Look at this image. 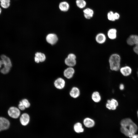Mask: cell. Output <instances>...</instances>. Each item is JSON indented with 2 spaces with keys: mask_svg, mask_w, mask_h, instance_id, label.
Listing matches in <instances>:
<instances>
[{
  "mask_svg": "<svg viewBox=\"0 0 138 138\" xmlns=\"http://www.w3.org/2000/svg\"><path fill=\"white\" fill-rule=\"evenodd\" d=\"M121 132L125 136L131 138L137 132L138 127L130 118L124 119L120 122Z\"/></svg>",
  "mask_w": 138,
  "mask_h": 138,
  "instance_id": "1",
  "label": "cell"
},
{
  "mask_svg": "<svg viewBox=\"0 0 138 138\" xmlns=\"http://www.w3.org/2000/svg\"><path fill=\"white\" fill-rule=\"evenodd\" d=\"M121 58L117 54H113L110 55L109 62L110 68L112 71H117L120 69Z\"/></svg>",
  "mask_w": 138,
  "mask_h": 138,
  "instance_id": "2",
  "label": "cell"
},
{
  "mask_svg": "<svg viewBox=\"0 0 138 138\" xmlns=\"http://www.w3.org/2000/svg\"><path fill=\"white\" fill-rule=\"evenodd\" d=\"M8 114L11 117L14 119H17L20 116V110L17 108L12 106L10 107L8 111Z\"/></svg>",
  "mask_w": 138,
  "mask_h": 138,
  "instance_id": "3",
  "label": "cell"
},
{
  "mask_svg": "<svg viewBox=\"0 0 138 138\" xmlns=\"http://www.w3.org/2000/svg\"><path fill=\"white\" fill-rule=\"evenodd\" d=\"M118 105V103L117 100L114 98H112L107 100L106 104V108L110 110H115Z\"/></svg>",
  "mask_w": 138,
  "mask_h": 138,
  "instance_id": "4",
  "label": "cell"
},
{
  "mask_svg": "<svg viewBox=\"0 0 138 138\" xmlns=\"http://www.w3.org/2000/svg\"><path fill=\"white\" fill-rule=\"evenodd\" d=\"M10 122L5 118L0 117V131L8 129L9 127Z\"/></svg>",
  "mask_w": 138,
  "mask_h": 138,
  "instance_id": "5",
  "label": "cell"
},
{
  "mask_svg": "<svg viewBox=\"0 0 138 138\" xmlns=\"http://www.w3.org/2000/svg\"><path fill=\"white\" fill-rule=\"evenodd\" d=\"M75 72V70L73 67H68L64 70L63 75L65 78L70 79L73 77Z\"/></svg>",
  "mask_w": 138,
  "mask_h": 138,
  "instance_id": "6",
  "label": "cell"
},
{
  "mask_svg": "<svg viewBox=\"0 0 138 138\" xmlns=\"http://www.w3.org/2000/svg\"><path fill=\"white\" fill-rule=\"evenodd\" d=\"M80 94V91L79 89L76 86L73 87L69 92L70 96L74 99H76L78 98Z\"/></svg>",
  "mask_w": 138,
  "mask_h": 138,
  "instance_id": "7",
  "label": "cell"
},
{
  "mask_svg": "<svg viewBox=\"0 0 138 138\" xmlns=\"http://www.w3.org/2000/svg\"><path fill=\"white\" fill-rule=\"evenodd\" d=\"M54 85L56 88L62 89L64 88L65 86V82L63 78L59 77L54 81Z\"/></svg>",
  "mask_w": 138,
  "mask_h": 138,
  "instance_id": "8",
  "label": "cell"
},
{
  "mask_svg": "<svg viewBox=\"0 0 138 138\" xmlns=\"http://www.w3.org/2000/svg\"><path fill=\"white\" fill-rule=\"evenodd\" d=\"M83 123L84 125L86 127L88 128H91L93 127L95 123L94 120L89 117L84 118L83 120Z\"/></svg>",
  "mask_w": 138,
  "mask_h": 138,
  "instance_id": "9",
  "label": "cell"
},
{
  "mask_svg": "<svg viewBox=\"0 0 138 138\" xmlns=\"http://www.w3.org/2000/svg\"><path fill=\"white\" fill-rule=\"evenodd\" d=\"M46 40L51 45H53L56 43L58 41V38L55 34L50 33L47 36Z\"/></svg>",
  "mask_w": 138,
  "mask_h": 138,
  "instance_id": "10",
  "label": "cell"
},
{
  "mask_svg": "<svg viewBox=\"0 0 138 138\" xmlns=\"http://www.w3.org/2000/svg\"><path fill=\"white\" fill-rule=\"evenodd\" d=\"M30 120V116L27 113H24L22 114L20 118V121L21 124L25 126L29 123Z\"/></svg>",
  "mask_w": 138,
  "mask_h": 138,
  "instance_id": "11",
  "label": "cell"
},
{
  "mask_svg": "<svg viewBox=\"0 0 138 138\" xmlns=\"http://www.w3.org/2000/svg\"><path fill=\"white\" fill-rule=\"evenodd\" d=\"M1 57L4 67L10 68L12 67V64L10 59L4 55H2Z\"/></svg>",
  "mask_w": 138,
  "mask_h": 138,
  "instance_id": "12",
  "label": "cell"
},
{
  "mask_svg": "<svg viewBox=\"0 0 138 138\" xmlns=\"http://www.w3.org/2000/svg\"><path fill=\"white\" fill-rule=\"evenodd\" d=\"M96 41L98 44H101L105 43L106 39V37L105 34L102 33H100L97 34L95 38Z\"/></svg>",
  "mask_w": 138,
  "mask_h": 138,
  "instance_id": "13",
  "label": "cell"
},
{
  "mask_svg": "<svg viewBox=\"0 0 138 138\" xmlns=\"http://www.w3.org/2000/svg\"><path fill=\"white\" fill-rule=\"evenodd\" d=\"M91 98L92 101L96 103L100 102L101 100V97L100 94L97 91H94L92 93Z\"/></svg>",
  "mask_w": 138,
  "mask_h": 138,
  "instance_id": "14",
  "label": "cell"
},
{
  "mask_svg": "<svg viewBox=\"0 0 138 138\" xmlns=\"http://www.w3.org/2000/svg\"><path fill=\"white\" fill-rule=\"evenodd\" d=\"M127 42L130 45H136L138 43V36L135 35L130 36L127 39Z\"/></svg>",
  "mask_w": 138,
  "mask_h": 138,
  "instance_id": "15",
  "label": "cell"
},
{
  "mask_svg": "<svg viewBox=\"0 0 138 138\" xmlns=\"http://www.w3.org/2000/svg\"><path fill=\"white\" fill-rule=\"evenodd\" d=\"M46 59V56L45 54L41 52H37L35 53L34 57V60L37 63L40 62H44Z\"/></svg>",
  "mask_w": 138,
  "mask_h": 138,
  "instance_id": "16",
  "label": "cell"
},
{
  "mask_svg": "<svg viewBox=\"0 0 138 138\" xmlns=\"http://www.w3.org/2000/svg\"><path fill=\"white\" fill-rule=\"evenodd\" d=\"M120 71L121 73L123 76H128L131 74L132 70L129 66H126L121 68Z\"/></svg>",
  "mask_w": 138,
  "mask_h": 138,
  "instance_id": "17",
  "label": "cell"
},
{
  "mask_svg": "<svg viewBox=\"0 0 138 138\" xmlns=\"http://www.w3.org/2000/svg\"><path fill=\"white\" fill-rule=\"evenodd\" d=\"M83 12L84 17L87 19H89L93 16L94 12L91 8H86L84 10Z\"/></svg>",
  "mask_w": 138,
  "mask_h": 138,
  "instance_id": "18",
  "label": "cell"
},
{
  "mask_svg": "<svg viewBox=\"0 0 138 138\" xmlns=\"http://www.w3.org/2000/svg\"><path fill=\"white\" fill-rule=\"evenodd\" d=\"M73 129L74 131L77 133H82L84 131L82 124L79 122H77L74 124Z\"/></svg>",
  "mask_w": 138,
  "mask_h": 138,
  "instance_id": "19",
  "label": "cell"
},
{
  "mask_svg": "<svg viewBox=\"0 0 138 138\" xmlns=\"http://www.w3.org/2000/svg\"><path fill=\"white\" fill-rule=\"evenodd\" d=\"M69 7V4L66 1L61 2L59 5V9L61 11L63 12L67 11L68 10Z\"/></svg>",
  "mask_w": 138,
  "mask_h": 138,
  "instance_id": "20",
  "label": "cell"
},
{
  "mask_svg": "<svg viewBox=\"0 0 138 138\" xmlns=\"http://www.w3.org/2000/svg\"><path fill=\"white\" fill-rule=\"evenodd\" d=\"M65 63L66 65L68 67H73L76 64V59H74L67 57L65 60Z\"/></svg>",
  "mask_w": 138,
  "mask_h": 138,
  "instance_id": "21",
  "label": "cell"
},
{
  "mask_svg": "<svg viewBox=\"0 0 138 138\" xmlns=\"http://www.w3.org/2000/svg\"><path fill=\"white\" fill-rule=\"evenodd\" d=\"M117 30L115 28H111L108 31L107 34L108 38L111 40L115 39L117 37Z\"/></svg>",
  "mask_w": 138,
  "mask_h": 138,
  "instance_id": "22",
  "label": "cell"
},
{
  "mask_svg": "<svg viewBox=\"0 0 138 138\" xmlns=\"http://www.w3.org/2000/svg\"><path fill=\"white\" fill-rule=\"evenodd\" d=\"M76 3L77 6L80 8H84L86 4L85 0H76Z\"/></svg>",
  "mask_w": 138,
  "mask_h": 138,
  "instance_id": "23",
  "label": "cell"
},
{
  "mask_svg": "<svg viewBox=\"0 0 138 138\" xmlns=\"http://www.w3.org/2000/svg\"><path fill=\"white\" fill-rule=\"evenodd\" d=\"M1 6L4 8H8L10 5V0H0Z\"/></svg>",
  "mask_w": 138,
  "mask_h": 138,
  "instance_id": "24",
  "label": "cell"
},
{
  "mask_svg": "<svg viewBox=\"0 0 138 138\" xmlns=\"http://www.w3.org/2000/svg\"><path fill=\"white\" fill-rule=\"evenodd\" d=\"M107 18L110 21H113L115 20L114 17V13L112 11L109 12L107 14Z\"/></svg>",
  "mask_w": 138,
  "mask_h": 138,
  "instance_id": "25",
  "label": "cell"
},
{
  "mask_svg": "<svg viewBox=\"0 0 138 138\" xmlns=\"http://www.w3.org/2000/svg\"><path fill=\"white\" fill-rule=\"evenodd\" d=\"M21 101L26 108H28L30 107V103L28 100L27 99H23Z\"/></svg>",
  "mask_w": 138,
  "mask_h": 138,
  "instance_id": "26",
  "label": "cell"
},
{
  "mask_svg": "<svg viewBox=\"0 0 138 138\" xmlns=\"http://www.w3.org/2000/svg\"><path fill=\"white\" fill-rule=\"evenodd\" d=\"M10 69V68L4 67L1 69L0 72L3 74H7L9 72Z\"/></svg>",
  "mask_w": 138,
  "mask_h": 138,
  "instance_id": "27",
  "label": "cell"
},
{
  "mask_svg": "<svg viewBox=\"0 0 138 138\" xmlns=\"http://www.w3.org/2000/svg\"><path fill=\"white\" fill-rule=\"evenodd\" d=\"M18 108L21 110H24L26 108L23 104L21 101L19 102V103L18 105Z\"/></svg>",
  "mask_w": 138,
  "mask_h": 138,
  "instance_id": "28",
  "label": "cell"
},
{
  "mask_svg": "<svg viewBox=\"0 0 138 138\" xmlns=\"http://www.w3.org/2000/svg\"><path fill=\"white\" fill-rule=\"evenodd\" d=\"M67 57L74 59H76V58L75 55L73 53H70L69 54Z\"/></svg>",
  "mask_w": 138,
  "mask_h": 138,
  "instance_id": "29",
  "label": "cell"
},
{
  "mask_svg": "<svg viewBox=\"0 0 138 138\" xmlns=\"http://www.w3.org/2000/svg\"><path fill=\"white\" fill-rule=\"evenodd\" d=\"M133 50L135 53L138 54V43L135 45L133 48Z\"/></svg>",
  "mask_w": 138,
  "mask_h": 138,
  "instance_id": "30",
  "label": "cell"
},
{
  "mask_svg": "<svg viewBox=\"0 0 138 138\" xmlns=\"http://www.w3.org/2000/svg\"><path fill=\"white\" fill-rule=\"evenodd\" d=\"M114 17L115 20H118L120 18V15L117 13L116 12L114 13Z\"/></svg>",
  "mask_w": 138,
  "mask_h": 138,
  "instance_id": "31",
  "label": "cell"
},
{
  "mask_svg": "<svg viewBox=\"0 0 138 138\" xmlns=\"http://www.w3.org/2000/svg\"><path fill=\"white\" fill-rule=\"evenodd\" d=\"M124 88V86L123 84H121L119 86V89L121 90H123Z\"/></svg>",
  "mask_w": 138,
  "mask_h": 138,
  "instance_id": "32",
  "label": "cell"
},
{
  "mask_svg": "<svg viewBox=\"0 0 138 138\" xmlns=\"http://www.w3.org/2000/svg\"><path fill=\"white\" fill-rule=\"evenodd\" d=\"M131 138H138V134H135Z\"/></svg>",
  "mask_w": 138,
  "mask_h": 138,
  "instance_id": "33",
  "label": "cell"
},
{
  "mask_svg": "<svg viewBox=\"0 0 138 138\" xmlns=\"http://www.w3.org/2000/svg\"><path fill=\"white\" fill-rule=\"evenodd\" d=\"M2 65L3 64L2 60H0V68L1 67Z\"/></svg>",
  "mask_w": 138,
  "mask_h": 138,
  "instance_id": "34",
  "label": "cell"
},
{
  "mask_svg": "<svg viewBox=\"0 0 138 138\" xmlns=\"http://www.w3.org/2000/svg\"><path fill=\"white\" fill-rule=\"evenodd\" d=\"M1 9L0 7V14H1Z\"/></svg>",
  "mask_w": 138,
  "mask_h": 138,
  "instance_id": "35",
  "label": "cell"
},
{
  "mask_svg": "<svg viewBox=\"0 0 138 138\" xmlns=\"http://www.w3.org/2000/svg\"><path fill=\"white\" fill-rule=\"evenodd\" d=\"M137 117H138V110L137 111Z\"/></svg>",
  "mask_w": 138,
  "mask_h": 138,
  "instance_id": "36",
  "label": "cell"
},
{
  "mask_svg": "<svg viewBox=\"0 0 138 138\" xmlns=\"http://www.w3.org/2000/svg\"><path fill=\"white\" fill-rule=\"evenodd\" d=\"M137 75H138V71L137 72Z\"/></svg>",
  "mask_w": 138,
  "mask_h": 138,
  "instance_id": "37",
  "label": "cell"
}]
</instances>
